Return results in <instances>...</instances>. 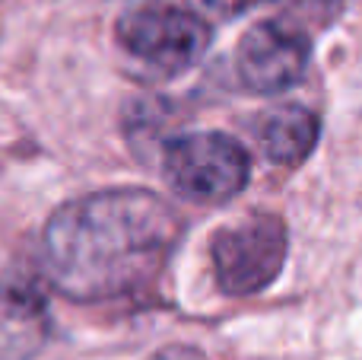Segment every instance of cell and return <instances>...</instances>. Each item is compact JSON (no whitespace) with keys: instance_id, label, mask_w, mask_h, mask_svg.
Instances as JSON below:
<instances>
[{"instance_id":"9c48e42d","label":"cell","mask_w":362,"mask_h":360,"mask_svg":"<svg viewBox=\"0 0 362 360\" xmlns=\"http://www.w3.org/2000/svg\"><path fill=\"white\" fill-rule=\"evenodd\" d=\"M153 360H206V354L200 348H191V344H169Z\"/></svg>"},{"instance_id":"6da1fadb","label":"cell","mask_w":362,"mask_h":360,"mask_svg":"<svg viewBox=\"0 0 362 360\" xmlns=\"http://www.w3.org/2000/svg\"><path fill=\"white\" fill-rule=\"evenodd\" d=\"M181 236V217L146 189H108L67 201L42 233L51 287L76 303L118 300L153 284Z\"/></svg>"},{"instance_id":"3957f363","label":"cell","mask_w":362,"mask_h":360,"mask_svg":"<svg viewBox=\"0 0 362 360\" xmlns=\"http://www.w3.org/2000/svg\"><path fill=\"white\" fill-rule=\"evenodd\" d=\"M118 42L134 61L156 74H181L210 48V26L191 6L140 4L118 19Z\"/></svg>"},{"instance_id":"8992f818","label":"cell","mask_w":362,"mask_h":360,"mask_svg":"<svg viewBox=\"0 0 362 360\" xmlns=\"http://www.w3.org/2000/svg\"><path fill=\"white\" fill-rule=\"evenodd\" d=\"M51 338V306L25 274H0V360H32Z\"/></svg>"},{"instance_id":"5b68a950","label":"cell","mask_w":362,"mask_h":360,"mask_svg":"<svg viewBox=\"0 0 362 360\" xmlns=\"http://www.w3.org/2000/svg\"><path fill=\"white\" fill-rule=\"evenodd\" d=\"M312 45L299 26L286 19H264L251 26L235 48V70L251 93L274 96L299 83L308 67Z\"/></svg>"},{"instance_id":"52a82bcc","label":"cell","mask_w":362,"mask_h":360,"mask_svg":"<svg viewBox=\"0 0 362 360\" xmlns=\"http://www.w3.org/2000/svg\"><path fill=\"white\" fill-rule=\"evenodd\" d=\"M318 118L305 106H270L257 115L255 121V140L261 153L276 166H296L315 150L318 144Z\"/></svg>"},{"instance_id":"7a4b0ae2","label":"cell","mask_w":362,"mask_h":360,"mask_svg":"<svg viewBox=\"0 0 362 360\" xmlns=\"http://www.w3.org/2000/svg\"><path fill=\"white\" fill-rule=\"evenodd\" d=\"M159 166L169 189L191 204L232 201L251 176L245 147L223 131H191L169 140Z\"/></svg>"},{"instance_id":"ba28073f","label":"cell","mask_w":362,"mask_h":360,"mask_svg":"<svg viewBox=\"0 0 362 360\" xmlns=\"http://www.w3.org/2000/svg\"><path fill=\"white\" fill-rule=\"evenodd\" d=\"M191 10H197L200 16H213V19H232L238 13L251 10L257 4H267V0H187Z\"/></svg>"},{"instance_id":"277c9868","label":"cell","mask_w":362,"mask_h":360,"mask_svg":"<svg viewBox=\"0 0 362 360\" xmlns=\"http://www.w3.org/2000/svg\"><path fill=\"white\" fill-rule=\"evenodd\" d=\"M286 261V227L274 214H248L226 223L210 240V268L219 291L251 297L276 281Z\"/></svg>"}]
</instances>
